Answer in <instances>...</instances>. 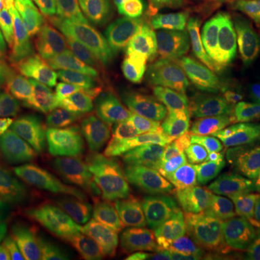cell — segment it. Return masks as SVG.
<instances>
[{
  "label": "cell",
  "instance_id": "e575fe53",
  "mask_svg": "<svg viewBox=\"0 0 260 260\" xmlns=\"http://www.w3.org/2000/svg\"><path fill=\"white\" fill-rule=\"evenodd\" d=\"M68 3H71V0H68Z\"/></svg>",
  "mask_w": 260,
  "mask_h": 260
},
{
  "label": "cell",
  "instance_id": "ba28073f",
  "mask_svg": "<svg viewBox=\"0 0 260 260\" xmlns=\"http://www.w3.org/2000/svg\"><path fill=\"white\" fill-rule=\"evenodd\" d=\"M94 126L107 139L152 142L191 156L197 153L194 140L160 120L140 100L124 104L95 119Z\"/></svg>",
  "mask_w": 260,
  "mask_h": 260
},
{
  "label": "cell",
  "instance_id": "d4e9b609",
  "mask_svg": "<svg viewBox=\"0 0 260 260\" xmlns=\"http://www.w3.org/2000/svg\"><path fill=\"white\" fill-rule=\"evenodd\" d=\"M234 18L240 28L260 35V0H250Z\"/></svg>",
  "mask_w": 260,
  "mask_h": 260
},
{
  "label": "cell",
  "instance_id": "2e32d148",
  "mask_svg": "<svg viewBox=\"0 0 260 260\" xmlns=\"http://www.w3.org/2000/svg\"><path fill=\"white\" fill-rule=\"evenodd\" d=\"M132 80L139 100L156 117L185 135L186 132H194L197 119L174 94L143 75L132 74Z\"/></svg>",
  "mask_w": 260,
  "mask_h": 260
},
{
  "label": "cell",
  "instance_id": "30bf717a",
  "mask_svg": "<svg viewBox=\"0 0 260 260\" xmlns=\"http://www.w3.org/2000/svg\"><path fill=\"white\" fill-rule=\"evenodd\" d=\"M29 13L42 30L59 73L75 68L88 48V38L62 0H29Z\"/></svg>",
  "mask_w": 260,
  "mask_h": 260
},
{
  "label": "cell",
  "instance_id": "9a60e30c",
  "mask_svg": "<svg viewBox=\"0 0 260 260\" xmlns=\"http://www.w3.org/2000/svg\"><path fill=\"white\" fill-rule=\"evenodd\" d=\"M167 229L149 225L127 215L109 218L93 234V250L99 254L126 256L159 239Z\"/></svg>",
  "mask_w": 260,
  "mask_h": 260
},
{
  "label": "cell",
  "instance_id": "8fae6325",
  "mask_svg": "<svg viewBox=\"0 0 260 260\" xmlns=\"http://www.w3.org/2000/svg\"><path fill=\"white\" fill-rule=\"evenodd\" d=\"M117 214L168 229L186 218L185 194L172 184V179H165L123 200L117 204Z\"/></svg>",
  "mask_w": 260,
  "mask_h": 260
},
{
  "label": "cell",
  "instance_id": "7a4b0ae2",
  "mask_svg": "<svg viewBox=\"0 0 260 260\" xmlns=\"http://www.w3.org/2000/svg\"><path fill=\"white\" fill-rule=\"evenodd\" d=\"M32 139L42 148L107 174L113 168L116 149L81 112L67 107L28 129Z\"/></svg>",
  "mask_w": 260,
  "mask_h": 260
},
{
  "label": "cell",
  "instance_id": "cb8c5ba5",
  "mask_svg": "<svg viewBox=\"0 0 260 260\" xmlns=\"http://www.w3.org/2000/svg\"><path fill=\"white\" fill-rule=\"evenodd\" d=\"M243 139L249 153L260 162V104L253 106L251 114L244 124Z\"/></svg>",
  "mask_w": 260,
  "mask_h": 260
},
{
  "label": "cell",
  "instance_id": "e0dca14e",
  "mask_svg": "<svg viewBox=\"0 0 260 260\" xmlns=\"http://www.w3.org/2000/svg\"><path fill=\"white\" fill-rule=\"evenodd\" d=\"M0 56L10 81L22 99L28 84L26 41L18 20L10 15L0 22Z\"/></svg>",
  "mask_w": 260,
  "mask_h": 260
},
{
  "label": "cell",
  "instance_id": "d6986e66",
  "mask_svg": "<svg viewBox=\"0 0 260 260\" xmlns=\"http://www.w3.org/2000/svg\"><path fill=\"white\" fill-rule=\"evenodd\" d=\"M39 221V208L32 197L16 185L0 192V234L29 233Z\"/></svg>",
  "mask_w": 260,
  "mask_h": 260
},
{
  "label": "cell",
  "instance_id": "4fadbf2b",
  "mask_svg": "<svg viewBox=\"0 0 260 260\" xmlns=\"http://www.w3.org/2000/svg\"><path fill=\"white\" fill-rule=\"evenodd\" d=\"M116 155L132 165L148 168L164 177L172 179V182L185 191L192 175V164L188 160L185 153L168 148L164 145L142 142V140L119 139L114 145Z\"/></svg>",
  "mask_w": 260,
  "mask_h": 260
},
{
  "label": "cell",
  "instance_id": "ffe728a7",
  "mask_svg": "<svg viewBox=\"0 0 260 260\" xmlns=\"http://www.w3.org/2000/svg\"><path fill=\"white\" fill-rule=\"evenodd\" d=\"M162 260H221L217 249L188 230L169 236L162 246Z\"/></svg>",
  "mask_w": 260,
  "mask_h": 260
},
{
  "label": "cell",
  "instance_id": "d6a6232c",
  "mask_svg": "<svg viewBox=\"0 0 260 260\" xmlns=\"http://www.w3.org/2000/svg\"><path fill=\"white\" fill-rule=\"evenodd\" d=\"M5 184H3V182H2V181H0V192H2V191H3V188H5Z\"/></svg>",
  "mask_w": 260,
  "mask_h": 260
},
{
  "label": "cell",
  "instance_id": "836d02e7",
  "mask_svg": "<svg viewBox=\"0 0 260 260\" xmlns=\"http://www.w3.org/2000/svg\"><path fill=\"white\" fill-rule=\"evenodd\" d=\"M256 240H257V242H260V232H259V234H257V237H256Z\"/></svg>",
  "mask_w": 260,
  "mask_h": 260
},
{
  "label": "cell",
  "instance_id": "603a6c76",
  "mask_svg": "<svg viewBox=\"0 0 260 260\" xmlns=\"http://www.w3.org/2000/svg\"><path fill=\"white\" fill-rule=\"evenodd\" d=\"M28 140L6 119H0V174L12 171L19 155L28 148Z\"/></svg>",
  "mask_w": 260,
  "mask_h": 260
},
{
  "label": "cell",
  "instance_id": "f546056e",
  "mask_svg": "<svg viewBox=\"0 0 260 260\" xmlns=\"http://www.w3.org/2000/svg\"><path fill=\"white\" fill-rule=\"evenodd\" d=\"M94 260H159L155 253H140V254H133V256H109V254H99Z\"/></svg>",
  "mask_w": 260,
  "mask_h": 260
},
{
  "label": "cell",
  "instance_id": "4dcf8cb0",
  "mask_svg": "<svg viewBox=\"0 0 260 260\" xmlns=\"http://www.w3.org/2000/svg\"><path fill=\"white\" fill-rule=\"evenodd\" d=\"M249 2H250V0H227V3H229V6H230V9H232L234 16H236L237 13H240V12L246 8V5H247Z\"/></svg>",
  "mask_w": 260,
  "mask_h": 260
},
{
  "label": "cell",
  "instance_id": "52a82bcc",
  "mask_svg": "<svg viewBox=\"0 0 260 260\" xmlns=\"http://www.w3.org/2000/svg\"><path fill=\"white\" fill-rule=\"evenodd\" d=\"M210 71L229 107L249 99L260 84V35L227 42L213 56Z\"/></svg>",
  "mask_w": 260,
  "mask_h": 260
},
{
  "label": "cell",
  "instance_id": "d590c367",
  "mask_svg": "<svg viewBox=\"0 0 260 260\" xmlns=\"http://www.w3.org/2000/svg\"><path fill=\"white\" fill-rule=\"evenodd\" d=\"M20 260H23V259H20Z\"/></svg>",
  "mask_w": 260,
  "mask_h": 260
},
{
  "label": "cell",
  "instance_id": "ac0fdd59",
  "mask_svg": "<svg viewBox=\"0 0 260 260\" xmlns=\"http://www.w3.org/2000/svg\"><path fill=\"white\" fill-rule=\"evenodd\" d=\"M23 260H90L80 236L70 230L42 233L25 244Z\"/></svg>",
  "mask_w": 260,
  "mask_h": 260
},
{
  "label": "cell",
  "instance_id": "6da1fadb",
  "mask_svg": "<svg viewBox=\"0 0 260 260\" xmlns=\"http://www.w3.org/2000/svg\"><path fill=\"white\" fill-rule=\"evenodd\" d=\"M102 44L132 74L143 75L174 94L205 129L215 130L224 121L229 106L213 77L178 47L120 34L104 35Z\"/></svg>",
  "mask_w": 260,
  "mask_h": 260
},
{
  "label": "cell",
  "instance_id": "7c38bea8",
  "mask_svg": "<svg viewBox=\"0 0 260 260\" xmlns=\"http://www.w3.org/2000/svg\"><path fill=\"white\" fill-rule=\"evenodd\" d=\"M12 178L26 194L45 204L55 201L65 185V172L59 159L30 145L13 164Z\"/></svg>",
  "mask_w": 260,
  "mask_h": 260
},
{
  "label": "cell",
  "instance_id": "8992f818",
  "mask_svg": "<svg viewBox=\"0 0 260 260\" xmlns=\"http://www.w3.org/2000/svg\"><path fill=\"white\" fill-rule=\"evenodd\" d=\"M59 164L65 172V185L55 201L47 204L49 213L87 227L100 225L117 213L110 188L93 169L71 159L61 158Z\"/></svg>",
  "mask_w": 260,
  "mask_h": 260
},
{
  "label": "cell",
  "instance_id": "5b68a950",
  "mask_svg": "<svg viewBox=\"0 0 260 260\" xmlns=\"http://www.w3.org/2000/svg\"><path fill=\"white\" fill-rule=\"evenodd\" d=\"M191 223L195 233L215 249L254 240L260 232V221L223 185L204 186L194 195Z\"/></svg>",
  "mask_w": 260,
  "mask_h": 260
},
{
  "label": "cell",
  "instance_id": "277c9868",
  "mask_svg": "<svg viewBox=\"0 0 260 260\" xmlns=\"http://www.w3.org/2000/svg\"><path fill=\"white\" fill-rule=\"evenodd\" d=\"M23 30L28 52V84L19 107V121L26 130L68 107L59 71L37 22L25 13L16 19Z\"/></svg>",
  "mask_w": 260,
  "mask_h": 260
},
{
  "label": "cell",
  "instance_id": "1f68e13d",
  "mask_svg": "<svg viewBox=\"0 0 260 260\" xmlns=\"http://www.w3.org/2000/svg\"><path fill=\"white\" fill-rule=\"evenodd\" d=\"M260 104V84L257 85L256 91L253 93V106H259Z\"/></svg>",
  "mask_w": 260,
  "mask_h": 260
},
{
  "label": "cell",
  "instance_id": "3957f363",
  "mask_svg": "<svg viewBox=\"0 0 260 260\" xmlns=\"http://www.w3.org/2000/svg\"><path fill=\"white\" fill-rule=\"evenodd\" d=\"M71 95L80 112L93 121L124 104L139 100L132 77L97 48H87L75 65Z\"/></svg>",
  "mask_w": 260,
  "mask_h": 260
},
{
  "label": "cell",
  "instance_id": "9c48e42d",
  "mask_svg": "<svg viewBox=\"0 0 260 260\" xmlns=\"http://www.w3.org/2000/svg\"><path fill=\"white\" fill-rule=\"evenodd\" d=\"M160 15L178 41L194 51H208L224 29L221 0H156Z\"/></svg>",
  "mask_w": 260,
  "mask_h": 260
},
{
  "label": "cell",
  "instance_id": "83f0119b",
  "mask_svg": "<svg viewBox=\"0 0 260 260\" xmlns=\"http://www.w3.org/2000/svg\"><path fill=\"white\" fill-rule=\"evenodd\" d=\"M225 260H260V242L256 239L230 247Z\"/></svg>",
  "mask_w": 260,
  "mask_h": 260
},
{
  "label": "cell",
  "instance_id": "7402d4cb",
  "mask_svg": "<svg viewBox=\"0 0 260 260\" xmlns=\"http://www.w3.org/2000/svg\"><path fill=\"white\" fill-rule=\"evenodd\" d=\"M70 5L87 29L93 32H106L113 28L110 0H71Z\"/></svg>",
  "mask_w": 260,
  "mask_h": 260
},
{
  "label": "cell",
  "instance_id": "44dd1931",
  "mask_svg": "<svg viewBox=\"0 0 260 260\" xmlns=\"http://www.w3.org/2000/svg\"><path fill=\"white\" fill-rule=\"evenodd\" d=\"M165 179L169 178L164 177L155 171H150L148 168L138 165H119L113 169L110 191L116 204H119L130 195L136 194L143 188Z\"/></svg>",
  "mask_w": 260,
  "mask_h": 260
},
{
  "label": "cell",
  "instance_id": "f1b7e54d",
  "mask_svg": "<svg viewBox=\"0 0 260 260\" xmlns=\"http://www.w3.org/2000/svg\"><path fill=\"white\" fill-rule=\"evenodd\" d=\"M244 198L260 221V184H250L244 189Z\"/></svg>",
  "mask_w": 260,
  "mask_h": 260
},
{
  "label": "cell",
  "instance_id": "484cf974",
  "mask_svg": "<svg viewBox=\"0 0 260 260\" xmlns=\"http://www.w3.org/2000/svg\"><path fill=\"white\" fill-rule=\"evenodd\" d=\"M8 75L9 74L6 71V67L0 59V119H6L13 106V93Z\"/></svg>",
  "mask_w": 260,
  "mask_h": 260
},
{
  "label": "cell",
  "instance_id": "5bb4252c",
  "mask_svg": "<svg viewBox=\"0 0 260 260\" xmlns=\"http://www.w3.org/2000/svg\"><path fill=\"white\" fill-rule=\"evenodd\" d=\"M117 34L145 42L177 47L160 20L156 0H110Z\"/></svg>",
  "mask_w": 260,
  "mask_h": 260
},
{
  "label": "cell",
  "instance_id": "4316f807",
  "mask_svg": "<svg viewBox=\"0 0 260 260\" xmlns=\"http://www.w3.org/2000/svg\"><path fill=\"white\" fill-rule=\"evenodd\" d=\"M26 244L25 237L16 234L0 236V260H15Z\"/></svg>",
  "mask_w": 260,
  "mask_h": 260
}]
</instances>
